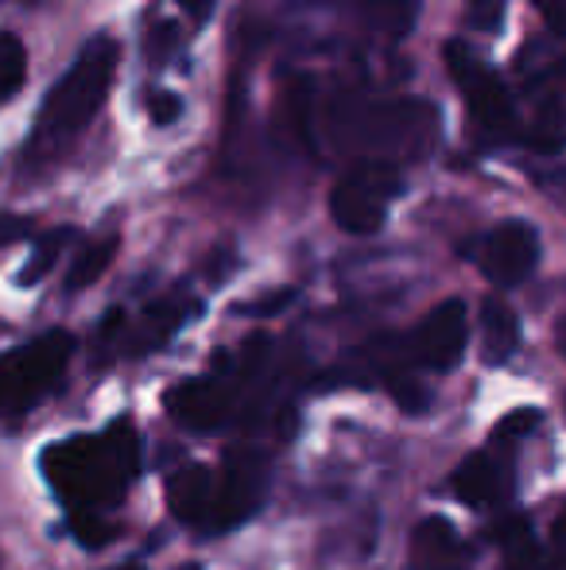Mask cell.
Listing matches in <instances>:
<instances>
[{"mask_svg":"<svg viewBox=\"0 0 566 570\" xmlns=\"http://www.w3.org/2000/svg\"><path fill=\"white\" fill-rule=\"evenodd\" d=\"M179 43V28L175 23H159V28H151V36H148V59L151 62H163L167 55H171V47Z\"/></svg>","mask_w":566,"mask_h":570,"instance_id":"d4e9b609","label":"cell"},{"mask_svg":"<svg viewBox=\"0 0 566 570\" xmlns=\"http://www.w3.org/2000/svg\"><path fill=\"white\" fill-rule=\"evenodd\" d=\"M365 12H369V23L380 36L400 39V36H408L411 23H416V0H369Z\"/></svg>","mask_w":566,"mask_h":570,"instance_id":"e0dca14e","label":"cell"},{"mask_svg":"<svg viewBox=\"0 0 566 570\" xmlns=\"http://www.w3.org/2000/svg\"><path fill=\"white\" fill-rule=\"evenodd\" d=\"M195 303L187 299H159L137 318L132 326H125V350L129 353H148L156 345H163L190 318Z\"/></svg>","mask_w":566,"mask_h":570,"instance_id":"7c38bea8","label":"cell"},{"mask_svg":"<svg viewBox=\"0 0 566 570\" xmlns=\"http://www.w3.org/2000/svg\"><path fill=\"white\" fill-rule=\"evenodd\" d=\"M520 345V318L505 299L481 303V357L485 365H505Z\"/></svg>","mask_w":566,"mask_h":570,"instance_id":"4fadbf2b","label":"cell"},{"mask_svg":"<svg viewBox=\"0 0 566 570\" xmlns=\"http://www.w3.org/2000/svg\"><path fill=\"white\" fill-rule=\"evenodd\" d=\"M179 8L195 23H206V20H210V12H214V0H179Z\"/></svg>","mask_w":566,"mask_h":570,"instance_id":"83f0119b","label":"cell"},{"mask_svg":"<svg viewBox=\"0 0 566 570\" xmlns=\"http://www.w3.org/2000/svg\"><path fill=\"white\" fill-rule=\"evenodd\" d=\"M245 381H249V365L234 368L226 353H218L210 376L179 381L167 392V412L190 431H218L241 412Z\"/></svg>","mask_w":566,"mask_h":570,"instance_id":"277c9868","label":"cell"},{"mask_svg":"<svg viewBox=\"0 0 566 570\" xmlns=\"http://www.w3.org/2000/svg\"><path fill=\"white\" fill-rule=\"evenodd\" d=\"M70 535L82 548H106L117 535V528L101 517V509H70Z\"/></svg>","mask_w":566,"mask_h":570,"instance_id":"d6986e66","label":"cell"},{"mask_svg":"<svg viewBox=\"0 0 566 570\" xmlns=\"http://www.w3.org/2000/svg\"><path fill=\"white\" fill-rule=\"evenodd\" d=\"M28 78V51L12 31H0V98H12Z\"/></svg>","mask_w":566,"mask_h":570,"instance_id":"ac0fdd59","label":"cell"},{"mask_svg":"<svg viewBox=\"0 0 566 570\" xmlns=\"http://www.w3.org/2000/svg\"><path fill=\"white\" fill-rule=\"evenodd\" d=\"M75 353V338L67 331H51L43 338L20 345L0 357V420L20 415L47 400V392L62 381Z\"/></svg>","mask_w":566,"mask_h":570,"instance_id":"3957f363","label":"cell"},{"mask_svg":"<svg viewBox=\"0 0 566 570\" xmlns=\"http://www.w3.org/2000/svg\"><path fill=\"white\" fill-rule=\"evenodd\" d=\"M466 20L474 31H497L505 23V0H466Z\"/></svg>","mask_w":566,"mask_h":570,"instance_id":"7402d4cb","label":"cell"},{"mask_svg":"<svg viewBox=\"0 0 566 570\" xmlns=\"http://www.w3.org/2000/svg\"><path fill=\"white\" fill-rule=\"evenodd\" d=\"M117 75V43L113 39H93L78 62L67 70L59 86L47 94L43 114H39V132L43 136H75L93 120Z\"/></svg>","mask_w":566,"mask_h":570,"instance_id":"7a4b0ae2","label":"cell"},{"mask_svg":"<svg viewBox=\"0 0 566 570\" xmlns=\"http://www.w3.org/2000/svg\"><path fill=\"white\" fill-rule=\"evenodd\" d=\"M539 570H566V509L552 528V543L544 548V567Z\"/></svg>","mask_w":566,"mask_h":570,"instance_id":"603a6c76","label":"cell"},{"mask_svg":"<svg viewBox=\"0 0 566 570\" xmlns=\"http://www.w3.org/2000/svg\"><path fill=\"white\" fill-rule=\"evenodd\" d=\"M446 67H450L454 82L466 94L469 117L481 128H493V132H505L513 128V98H508L505 82H500L493 70L481 67L474 51L466 43H446Z\"/></svg>","mask_w":566,"mask_h":570,"instance_id":"52a82bcc","label":"cell"},{"mask_svg":"<svg viewBox=\"0 0 566 570\" xmlns=\"http://www.w3.org/2000/svg\"><path fill=\"white\" fill-rule=\"evenodd\" d=\"M287 303H291V292H276V295H268L265 303H252L249 315H260V318H265V315H276V311H284V307H287Z\"/></svg>","mask_w":566,"mask_h":570,"instance_id":"4316f807","label":"cell"},{"mask_svg":"<svg viewBox=\"0 0 566 570\" xmlns=\"http://www.w3.org/2000/svg\"><path fill=\"white\" fill-rule=\"evenodd\" d=\"M539 420H544V415H539L536 407H520V412L505 415V420L497 423V431H493V443H513V439L532 435V431L539 428Z\"/></svg>","mask_w":566,"mask_h":570,"instance_id":"44dd1931","label":"cell"},{"mask_svg":"<svg viewBox=\"0 0 566 570\" xmlns=\"http://www.w3.org/2000/svg\"><path fill=\"white\" fill-rule=\"evenodd\" d=\"M117 256V237H106V240H93V245H86L82 253H78V261L70 264L67 272V287L70 292H82V287L98 284L101 272L113 264Z\"/></svg>","mask_w":566,"mask_h":570,"instance_id":"9a60e30c","label":"cell"},{"mask_svg":"<svg viewBox=\"0 0 566 570\" xmlns=\"http://www.w3.org/2000/svg\"><path fill=\"white\" fill-rule=\"evenodd\" d=\"M148 114H151L156 125H175V120L182 117V101L175 98V94H151Z\"/></svg>","mask_w":566,"mask_h":570,"instance_id":"484cf974","label":"cell"},{"mask_svg":"<svg viewBox=\"0 0 566 570\" xmlns=\"http://www.w3.org/2000/svg\"><path fill=\"white\" fill-rule=\"evenodd\" d=\"M36 233V222L23 218V214H0V248L16 245V240H28Z\"/></svg>","mask_w":566,"mask_h":570,"instance_id":"cb8c5ba5","label":"cell"},{"mask_svg":"<svg viewBox=\"0 0 566 570\" xmlns=\"http://www.w3.org/2000/svg\"><path fill=\"white\" fill-rule=\"evenodd\" d=\"M75 240V229H51V233H43V237L36 240V248H31V256H28V264H23V272H20V287H31L36 279H43L47 272L54 268V261L62 256V248Z\"/></svg>","mask_w":566,"mask_h":570,"instance_id":"2e32d148","label":"cell"},{"mask_svg":"<svg viewBox=\"0 0 566 570\" xmlns=\"http://www.w3.org/2000/svg\"><path fill=\"white\" fill-rule=\"evenodd\" d=\"M532 144L539 151H563L566 148V101L555 98L544 106V114L536 120V132H532Z\"/></svg>","mask_w":566,"mask_h":570,"instance_id":"ffe728a7","label":"cell"},{"mask_svg":"<svg viewBox=\"0 0 566 570\" xmlns=\"http://www.w3.org/2000/svg\"><path fill=\"white\" fill-rule=\"evenodd\" d=\"M140 473V435L117 420L106 435H75L43 451V478L67 509H113Z\"/></svg>","mask_w":566,"mask_h":570,"instance_id":"6da1fadb","label":"cell"},{"mask_svg":"<svg viewBox=\"0 0 566 570\" xmlns=\"http://www.w3.org/2000/svg\"><path fill=\"white\" fill-rule=\"evenodd\" d=\"M214 497H218V470H210V465H182L167 478V504L182 524L198 528V532H206Z\"/></svg>","mask_w":566,"mask_h":570,"instance_id":"8fae6325","label":"cell"},{"mask_svg":"<svg viewBox=\"0 0 566 570\" xmlns=\"http://www.w3.org/2000/svg\"><path fill=\"white\" fill-rule=\"evenodd\" d=\"M450 489L469 509H497L513 497V458L497 451H477L454 470Z\"/></svg>","mask_w":566,"mask_h":570,"instance_id":"30bf717a","label":"cell"},{"mask_svg":"<svg viewBox=\"0 0 566 570\" xmlns=\"http://www.w3.org/2000/svg\"><path fill=\"white\" fill-rule=\"evenodd\" d=\"M485 279L497 287H520L539 264V233L524 222H505L477 248Z\"/></svg>","mask_w":566,"mask_h":570,"instance_id":"ba28073f","label":"cell"},{"mask_svg":"<svg viewBox=\"0 0 566 570\" xmlns=\"http://www.w3.org/2000/svg\"><path fill=\"white\" fill-rule=\"evenodd\" d=\"M182 570H202V567H182Z\"/></svg>","mask_w":566,"mask_h":570,"instance_id":"f1b7e54d","label":"cell"},{"mask_svg":"<svg viewBox=\"0 0 566 570\" xmlns=\"http://www.w3.org/2000/svg\"><path fill=\"white\" fill-rule=\"evenodd\" d=\"M466 338H469L466 307H461V299H446L419 323V331L408 342V353L419 365L450 373L461 361V353H466Z\"/></svg>","mask_w":566,"mask_h":570,"instance_id":"9c48e42d","label":"cell"},{"mask_svg":"<svg viewBox=\"0 0 566 570\" xmlns=\"http://www.w3.org/2000/svg\"><path fill=\"white\" fill-rule=\"evenodd\" d=\"M400 195V175L385 164H365L334 187L330 214L346 233H377L385 226L388 198Z\"/></svg>","mask_w":566,"mask_h":570,"instance_id":"5b68a950","label":"cell"},{"mask_svg":"<svg viewBox=\"0 0 566 570\" xmlns=\"http://www.w3.org/2000/svg\"><path fill=\"white\" fill-rule=\"evenodd\" d=\"M268 489V462L252 451H234L229 462L218 473V497H214V512L206 520V532H226L237 528L245 517L260 509Z\"/></svg>","mask_w":566,"mask_h":570,"instance_id":"8992f818","label":"cell"},{"mask_svg":"<svg viewBox=\"0 0 566 570\" xmlns=\"http://www.w3.org/2000/svg\"><path fill=\"white\" fill-rule=\"evenodd\" d=\"M416 559L424 570H446L454 559H461V540L450 520L430 517L416 528Z\"/></svg>","mask_w":566,"mask_h":570,"instance_id":"5bb4252c","label":"cell"}]
</instances>
